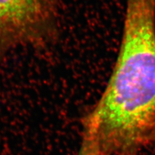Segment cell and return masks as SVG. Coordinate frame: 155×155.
Instances as JSON below:
<instances>
[{
    "instance_id": "6da1fadb",
    "label": "cell",
    "mask_w": 155,
    "mask_h": 155,
    "mask_svg": "<svg viewBox=\"0 0 155 155\" xmlns=\"http://www.w3.org/2000/svg\"><path fill=\"white\" fill-rule=\"evenodd\" d=\"M155 126V0H126L120 51L84 129L105 147L137 144Z\"/></svg>"
},
{
    "instance_id": "7a4b0ae2",
    "label": "cell",
    "mask_w": 155,
    "mask_h": 155,
    "mask_svg": "<svg viewBox=\"0 0 155 155\" xmlns=\"http://www.w3.org/2000/svg\"><path fill=\"white\" fill-rule=\"evenodd\" d=\"M45 17L43 0H0V28L21 34L29 32Z\"/></svg>"
},
{
    "instance_id": "3957f363",
    "label": "cell",
    "mask_w": 155,
    "mask_h": 155,
    "mask_svg": "<svg viewBox=\"0 0 155 155\" xmlns=\"http://www.w3.org/2000/svg\"><path fill=\"white\" fill-rule=\"evenodd\" d=\"M103 148L91 133L83 131L82 143L78 155H103Z\"/></svg>"
}]
</instances>
